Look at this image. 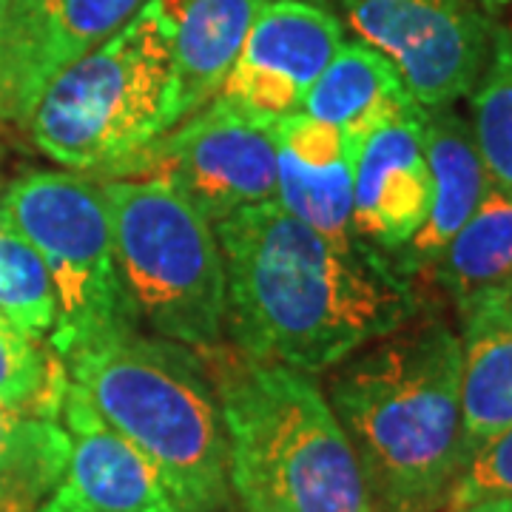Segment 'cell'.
I'll return each instance as SVG.
<instances>
[{
    "label": "cell",
    "mask_w": 512,
    "mask_h": 512,
    "mask_svg": "<svg viewBox=\"0 0 512 512\" xmlns=\"http://www.w3.org/2000/svg\"><path fill=\"white\" fill-rule=\"evenodd\" d=\"M225 330L242 356L328 373L419 313L410 279L365 239L336 242L276 200L214 225Z\"/></svg>",
    "instance_id": "cell-1"
},
{
    "label": "cell",
    "mask_w": 512,
    "mask_h": 512,
    "mask_svg": "<svg viewBox=\"0 0 512 512\" xmlns=\"http://www.w3.org/2000/svg\"><path fill=\"white\" fill-rule=\"evenodd\" d=\"M328 373V404L373 512H444L470 461L456 333L441 319L413 316Z\"/></svg>",
    "instance_id": "cell-2"
},
{
    "label": "cell",
    "mask_w": 512,
    "mask_h": 512,
    "mask_svg": "<svg viewBox=\"0 0 512 512\" xmlns=\"http://www.w3.org/2000/svg\"><path fill=\"white\" fill-rule=\"evenodd\" d=\"M63 359L69 382L111 430L160 467L185 512H211L228 501V433L208 370L191 350L120 328Z\"/></svg>",
    "instance_id": "cell-3"
},
{
    "label": "cell",
    "mask_w": 512,
    "mask_h": 512,
    "mask_svg": "<svg viewBox=\"0 0 512 512\" xmlns=\"http://www.w3.org/2000/svg\"><path fill=\"white\" fill-rule=\"evenodd\" d=\"M231 476L291 512H373L365 476L313 376L248 356L214 365Z\"/></svg>",
    "instance_id": "cell-4"
},
{
    "label": "cell",
    "mask_w": 512,
    "mask_h": 512,
    "mask_svg": "<svg viewBox=\"0 0 512 512\" xmlns=\"http://www.w3.org/2000/svg\"><path fill=\"white\" fill-rule=\"evenodd\" d=\"M183 120L174 20L163 0L66 66L40 94L32 137L55 163L109 171Z\"/></svg>",
    "instance_id": "cell-5"
},
{
    "label": "cell",
    "mask_w": 512,
    "mask_h": 512,
    "mask_svg": "<svg viewBox=\"0 0 512 512\" xmlns=\"http://www.w3.org/2000/svg\"><path fill=\"white\" fill-rule=\"evenodd\" d=\"M100 194L134 319L185 348H217L225 330V262L214 225L157 180L114 177Z\"/></svg>",
    "instance_id": "cell-6"
},
{
    "label": "cell",
    "mask_w": 512,
    "mask_h": 512,
    "mask_svg": "<svg viewBox=\"0 0 512 512\" xmlns=\"http://www.w3.org/2000/svg\"><path fill=\"white\" fill-rule=\"evenodd\" d=\"M0 222L35 248L55 282L52 345L60 356L94 336L134 328L97 183L66 171L26 174L0 194Z\"/></svg>",
    "instance_id": "cell-7"
},
{
    "label": "cell",
    "mask_w": 512,
    "mask_h": 512,
    "mask_svg": "<svg viewBox=\"0 0 512 512\" xmlns=\"http://www.w3.org/2000/svg\"><path fill=\"white\" fill-rule=\"evenodd\" d=\"M274 120L217 94L106 174L168 185L217 225L276 200Z\"/></svg>",
    "instance_id": "cell-8"
},
{
    "label": "cell",
    "mask_w": 512,
    "mask_h": 512,
    "mask_svg": "<svg viewBox=\"0 0 512 512\" xmlns=\"http://www.w3.org/2000/svg\"><path fill=\"white\" fill-rule=\"evenodd\" d=\"M350 32L399 72L421 109H447L476 89L493 26L476 0H339Z\"/></svg>",
    "instance_id": "cell-9"
},
{
    "label": "cell",
    "mask_w": 512,
    "mask_h": 512,
    "mask_svg": "<svg viewBox=\"0 0 512 512\" xmlns=\"http://www.w3.org/2000/svg\"><path fill=\"white\" fill-rule=\"evenodd\" d=\"M146 0H9L0 29V120L29 126L40 94L120 32Z\"/></svg>",
    "instance_id": "cell-10"
},
{
    "label": "cell",
    "mask_w": 512,
    "mask_h": 512,
    "mask_svg": "<svg viewBox=\"0 0 512 512\" xmlns=\"http://www.w3.org/2000/svg\"><path fill=\"white\" fill-rule=\"evenodd\" d=\"M342 43L345 26L330 9L302 0L262 3L220 94L265 117L296 114Z\"/></svg>",
    "instance_id": "cell-11"
},
{
    "label": "cell",
    "mask_w": 512,
    "mask_h": 512,
    "mask_svg": "<svg viewBox=\"0 0 512 512\" xmlns=\"http://www.w3.org/2000/svg\"><path fill=\"white\" fill-rule=\"evenodd\" d=\"M60 410L69 458L57 493L89 512H185L160 467L111 430L72 382L63 387Z\"/></svg>",
    "instance_id": "cell-12"
},
{
    "label": "cell",
    "mask_w": 512,
    "mask_h": 512,
    "mask_svg": "<svg viewBox=\"0 0 512 512\" xmlns=\"http://www.w3.org/2000/svg\"><path fill=\"white\" fill-rule=\"evenodd\" d=\"M427 109L387 123L362 143L353 183V231L384 254H399L430 214L433 180L424 151Z\"/></svg>",
    "instance_id": "cell-13"
},
{
    "label": "cell",
    "mask_w": 512,
    "mask_h": 512,
    "mask_svg": "<svg viewBox=\"0 0 512 512\" xmlns=\"http://www.w3.org/2000/svg\"><path fill=\"white\" fill-rule=\"evenodd\" d=\"M276 202L313 231L353 242V183L362 140L305 111L274 120Z\"/></svg>",
    "instance_id": "cell-14"
},
{
    "label": "cell",
    "mask_w": 512,
    "mask_h": 512,
    "mask_svg": "<svg viewBox=\"0 0 512 512\" xmlns=\"http://www.w3.org/2000/svg\"><path fill=\"white\" fill-rule=\"evenodd\" d=\"M424 151L433 180L430 214L419 234L399 251V268L404 274L430 271L436 256L453 239L458 228L470 220L476 205L484 197L490 174L478 154L473 126L453 111L430 109L424 114Z\"/></svg>",
    "instance_id": "cell-15"
},
{
    "label": "cell",
    "mask_w": 512,
    "mask_h": 512,
    "mask_svg": "<svg viewBox=\"0 0 512 512\" xmlns=\"http://www.w3.org/2000/svg\"><path fill=\"white\" fill-rule=\"evenodd\" d=\"M461 319V424L473 458L512 427V293L481 302Z\"/></svg>",
    "instance_id": "cell-16"
},
{
    "label": "cell",
    "mask_w": 512,
    "mask_h": 512,
    "mask_svg": "<svg viewBox=\"0 0 512 512\" xmlns=\"http://www.w3.org/2000/svg\"><path fill=\"white\" fill-rule=\"evenodd\" d=\"M302 111L342 128L365 143L373 131L424 111L404 89L399 72L362 40L342 43L322 77L313 83Z\"/></svg>",
    "instance_id": "cell-17"
},
{
    "label": "cell",
    "mask_w": 512,
    "mask_h": 512,
    "mask_svg": "<svg viewBox=\"0 0 512 512\" xmlns=\"http://www.w3.org/2000/svg\"><path fill=\"white\" fill-rule=\"evenodd\" d=\"M262 3L265 0H163L174 20L183 120L222 92Z\"/></svg>",
    "instance_id": "cell-18"
},
{
    "label": "cell",
    "mask_w": 512,
    "mask_h": 512,
    "mask_svg": "<svg viewBox=\"0 0 512 512\" xmlns=\"http://www.w3.org/2000/svg\"><path fill=\"white\" fill-rule=\"evenodd\" d=\"M464 316L476 305L512 293V191L490 180L484 197L430 265Z\"/></svg>",
    "instance_id": "cell-19"
},
{
    "label": "cell",
    "mask_w": 512,
    "mask_h": 512,
    "mask_svg": "<svg viewBox=\"0 0 512 512\" xmlns=\"http://www.w3.org/2000/svg\"><path fill=\"white\" fill-rule=\"evenodd\" d=\"M69 458V436L55 419L0 404V484L20 504L60 484Z\"/></svg>",
    "instance_id": "cell-20"
},
{
    "label": "cell",
    "mask_w": 512,
    "mask_h": 512,
    "mask_svg": "<svg viewBox=\"0 0 512 512\" xmlns=\"http://www.w3.org/2000/svg\"><path fill=\"white\" fill-rule=\"evenodd\" d=\"M473 94V137L495 185L512 191V32L493 29L490 57Z\"/></svg>",
    "instance_id": "cell-21"
},
{
    "label": "cell",
    "mask_w": 512,
    "mask_h": 512,
    "mask_svg": "<svg viewBox=\"0 0 512 512\" xmlns=\"http://www.w3.org/2000/svg\"><path fill=\"white\" fill-rule=\"evenodd\" d=\"M55 384L35 339L0 322V404L29 410L46 399Z\"/></svg>",
    "instance_id": "cell-22"
},
{
    "label": "cell",
    "mask_w": 512,
    "mask_h": 512,
    "mask_svg": "<svg viewBox=\"0 0 512 512\" xmlns=\"http://www.w3.org/2000/svg\"><path fill=\"white\" fill-rule=\"evenodd\" d=\"M498 495H512V427L470 458V464L458 476L444 512L464 510L476 501Z\"/></svg>",
    "instance_id": "cell-23"
},
{
    "label": "cell",
    "mask_w": 512,
    "mask_h": 512,
    "mask_svg": "<svg viewBox=\"0 0 512 512\" xmlns=\"http://www.w3.org/2000/svg\"><path fill=\"white\" fill-rule=\"evenodd\" d=\"M231 490L237 493L242 512H291L288 507H282L279 501H274L271 495L262 493L248 478L231 476Z\"/></svg>",
    "instance_id": "cell-24"
},
{
    "label": "cell",
    "mask_w": 512,
    "mask_h": 512,
    "mask_svg": "<svg viewBox=\"0 0 512 512\" xmlns=\"http://www.w3.org/2000/svg\"><path fill=\"white\" fill-rule=\"evenodd\" d=\"M456 512H512V495L484 498V501H476V504H470V507Z\"/></svg>",
    "instance_id": "cell-25"
},
{
    "label": "cell",
    "mask_w": 512,
    "mask_h": 512,
    "mask_svg": "<svg viewBox=\"0 0 512 512\" xmlns=\"http://www.w3.org/2000/svg\"><path fill=\"white\" fill-rule=\"evenodd\" d=\"M35 512H89V510H83L80 504H74V501H69L66 495H60L55 490L52 498H49V501H43Z\"/></svg>",
    "instance_id": "cell-26"
},
{
    "label": "cell",
    "mask_w": 512,
    "mask_h": 512,
    "mask_svg": "<svg viewBox=\"0 0 512 512\" xmlns=\"http://www.w3.org/2000/svg\"><path fill=\"white\" fill-rule=\"evenodd\" d=\"M20 510H23V504H20L18 498L0 484V512H20Z\"/></svg>",
    "instance_id": "cell-27"
},
{
    "label": "cell",
    "mask_w": 512,
    "mask_h": 512,
    "mask_svg": "<svg viewBox=\"0 0 512 512\" xmlns=\"http://www.w3.org/2000/svg\"><path fill=\"white\" fill-rule=\"evenodd\" d=\"M484 6H490V9H504V6H512V0H484Z\"/></svg>",
    "instance_id": "cell-28"
},
{
    "label": "cell",
    "mask_w": 512,
    "mask_h": 512,
    "mask_svg": "<svg viewBox=\"0 0 512 512\" xmlns=\"http://www.w3.org/2000/svg\"><path fill=\"white\" fill-rule=\"evenodd\" d=\"M265 3H271V0H265ZM302 3H313V6H322V9H330L336 0H302Z\"/></svg>",
    "instance_id": "cell-29"
},
{
    "label": "cell",
    "mask_w": 512,
    "mask_h": 512,
    "mask_svg": "<svg viewBox=\"0 0 512 512\" xmlns=\"http://www.w3.org/2000/svg\"><path fill=\"white\" fill-rule=\"evenodd\" d=\"M6 9H9V0H0V29H3V18H6Z\"/></svg>",
    "instance_id": "cell-30"
}]
</instances>
